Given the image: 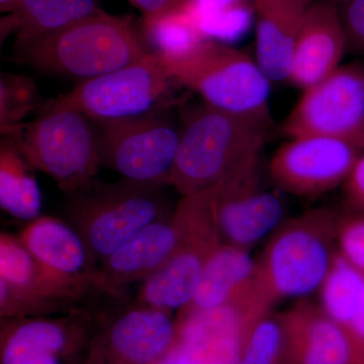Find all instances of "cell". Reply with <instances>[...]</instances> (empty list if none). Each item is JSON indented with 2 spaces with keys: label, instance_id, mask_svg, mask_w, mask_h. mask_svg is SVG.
I'll return each mask as SVG.
<instances>
[{
  "label": "cell",
  "instance_id": "cell-1",
  "mask_svg": "<svg viewBox=\"0 0 364 364\" xmlns=\"http://www.w3.org/2000/svg\"><path fill=\"white\" fill-rule=\"evenodd\" d=\"M148 53L130 18L105 11L14 45L18 63L81 81L131 65Z\"/></svg>",
  "mask_w": 364,
  "mask_h": 364
},
{
  "label": "cell",
  "instance_id": "cell-2",
  "mask_svg": "<svg viewBox=\"0 0 364 364\" xmlns=\"http://www.w3.org/2000/svg\"><path fill=\"white\" fill-rule=\"evenodd\" d=\"M340 219L332 208H313L273 232L256 259V287L267 304L318 291L338 253Z\"/></svg>",
  "mask_w": 364,
  "mask_h": 364
},
{
  "label": "cell",
  "instance_id": "cell-3",
  "mask_svg": "<svg viewBox=\"0 0 364 364\" xmlns=\"http://www.w3.org/2000/svg\"><path fill=\"white\" fill-rule=\"evenodd\" d=\"M268 122L203 105L181 130L171 186L188 196L215 188L237 166L259 154Z\"/></svg>",
  "mask_w": 364,
  "mask_h": 364
},
{
  "label": "cell",
  "instance_id": "cell-4",
  "mask_svg": "<svg viewBox=\"0 0 364 364\" xmlns=\"http://www.w3.org/2000/svg\"><path fill=\"white\" fill-rule=\"evenodd\" d=\"M163 188L128 179L107 183L95 178L67 195L64 220L85 239L100 267L134 235L173 213Z\"/></svg>",
  "mask_w": 364,
  "mask_h": 364
},
{
  "label": "cell",
  "instance_id": "cell-5",
  "mask_svg": "<svg viewBox=\"0 0 364 364\" xmlns=\"http://www.w3.org/2000/svg\"><path fill=\"white\" fill-rule=\"evenodd\" d=\"M91 123L82 112L54 100L37 119L6 136L33 168L69 195L95 181L102 166L97 132Z\"/></svg>",
  "mask_w": 364,
  "mask_h": 364
},
{
  "label": "cell",
  "instance_id": "cell-6",
  "mask_svg": "<svg viewBox=\"0 0 364 364\" xmlns=\"http://www.w3.org/2000/svg\"><path fill=\"white\" fill-rule=\"evenodd\" d=\"M159 56L176 83L205 105L268 122L269 79L245 53L208 39L179 56Z\"/></svg>",
  "mask_w": 364,
  "mask_h": 364
},
{
  "label": "cell",
  "instance_id": "cell-7",
  "mask_svg": "<svg viewBox=\"0 0 364 364\" xmlns=\"http://www.w3.org/2000/svg\"><path fill=\"white\" fill-rule=\"evenodd\" d=\"M178 245L166 262L142 282L134 303L181 312L195 298L205 265L222 240L213 207V188L182 196L174 210Z\"/></svg>",
  "mask_w": 364,
  "mask_h": 364
},
{
  "label": "cell",
  "instance_id": "cell-8",
  "mask_svg": "<svg viewBox=\"0 0 364 364\" xmlns=\"http://www.w3.org/2000/svg\"><path fill=\"white\" fill-rule=\"evenodd\" d=\"M174 83L161 57L150 52L131 65L80 81L56 102L97 124L123 121L156 114L166 107Z\"/></svg>",
  "mask_w": 364,
  "mask_h": 364
},
{
  "label": "cell",
  "instance_id": "cell-9",
  "mask_svg": "<svg viewBox=\"0 0 364 364\" xmlns=\"http://www.w3.org/2000/svg\"><path fill=\"white\" fill-rule=\"evenodd\" d=\"M107 298L61 279L43 265L18 235H0V315L1 318L48 317L95 306ZM109 299V298H107Z\"/></svg>",
  "mask_w": 364,
  "mask_h": 364
},
{
  "label": "cell",
  "instance_id": "cell-10",
  "mask_svg": "<svg viewBox=\"0 0 364 364\" xmlns=\"http://www.w3.org/2000/svg\"><path fill=\"white\" fill-rule=\"evenodd\" d=\"M97 132L100 163L124 179L171 186L181 130L156 114L100 123Z\"/></svg>",
  "mask_w": 364,
  "mask_h": 364
},
{
  "label": "cell",
  "instance_id": "cell-11",
  "mask_svg": "<svg viewBox=\"0 0 364 364\" xmlns=\"http://www.w3.org/2000/svg\"><path fill=\"white\" fill-rule=\"evenodd\" d=\"M363 126L364 64L354 62L306 88L284 122V132L291 139L332 136L358 147Z\"/></svg>",
  "mask_w": 364,
  "mask_h": 364
},
{
  "label": "cell",
  "instance_id": "cell-12",
  "mask_svg": "<svg viewBox=\"0 0 364 364\" xmlns=\"http://www.w3.org/2000/svg\"><path fill=\"white\" fill-rule=\"evenodd\" d=\"M259 154L213 188V207L224 243L250 252L286 220L284 203L261 183Z\"/></svg>",
  "mask_w": 364,
  "mask_h": 364
},
{
  "label": "cell",
  "instance_id": "cell-13",
  "mask_svg": "<svg viewBox=\"0 0 364 364\" xmlns=\"http://www.w3.org/2000/svg\"><path fill=\"white\" fill-rule=\"evenodd\" d=\"M355 144L332 136L291 139L273 155L269 173L280 189L315 196L343 186L360 156Z\"/></svg>",
  "mask_w": 364,
  "mask_h": 364
},
{
  "label": "cell",
  "instance_id": "cell-14",
  "mask_svg": "<svg viewBox=\"0 0 364 364\" xmlns=\"http://www.w3.org/2000/svg\"><path fill=\"white\" fill-rule=\"evenodd\" d=\"M102 323L92 355L95 363L152 364L176 343L177 325L172 314L134 301L105 309Z\"/></svg>",
  "mask_w": 364,
  "mask_h": 364
},
{
  "label": "cell",
  "instance_id": "cell-15",
  "mask_svg": "<svg viewBox=\"0 0 364 364\" xmlns=\"http://www.w3.org/2000/svg\"><path fill=\"white\" fill-rule=\"evenodd\" d=\"M102 314L85 309L57 318H1V364H65L67 356L85 343Z\"/></svg>",
  "mask_w": 364,
  "mask_h": 364
},
{
  "label": "cell",
  "instance_id": "cell-16",
  "mask_svg": "<svg viewBox=\"0 0 364 364\" xmlns=\"http://www.w3.org/2000/svg\"><path fill=\"white\" fill-rule=\"evenodd\" d=\"M18 236L28 251L55 274L112 299L105 291L100 265L85 239L65 220L41 215Z\"/></svg>",
  "mask_w": 364,
  "mask_h": 364
},
{
  "label": "cell",
  "instance_id": "cell-17",
  "mask_svg": "<svg viewBox=\"0 0 364 364\" xmlns=\"http://www.w3.org/2000/svg\"><path fill=\"white\" fill-rule=\"evenodd\" d=\"M179 239L181 226L174 210L151 223L124 242L100 265L105 291L117 301H128L127 287L144 282L159 269L176 251Z\"/></svg>",
  "mask_w": 364,
  "mask_h": 364
},
{
  "label": "cell",
  "instance_id": "cell-18",
  "mask_svg": "<svg viewBox=\"0 0 364 364\" xmlns=\"http://www.w3.org/2000/svg\"><path fill=\"white\" fill-rule=\"evenodd\" d=\"M279 316L291 364H358L348 334L320 306L299 301Z\"/></svg>",
  "mask_w": 364,
  "mask_h": 364
},
{
  "label": "cell",
  "instance_id": "cell-19",
  "mask_svg": "<svg viewBox=\"0 0 364 364\" xmlns=\"http://www.w3.org/2000/svg\"><path fill=\"white\" fill-rule=\"evenodd\" d=\"M346 50L339 7L328 0L314 2L299 33L289 80L304 90L311 87L339 68Z\"/></svg>",
  "mask_w": 364,
  "mask_h": 364
},
{
  "label": "cell",
  "instance_id": "cell-20",
  "mask_svg": "<svg viewBox=\"0 0 364 364\" xmlns=\"http://www.w3.org/2000/svg\"><path fill=\"white\" fill-rule=\"evenodd\" d=\"M255 272L256 259H252L249 251L223 243L208 259L195 298L179 316L259 299Z\"/></svg>",
  "mask_w": 364,
  "mask_h": 364
},
{
  "label": "cell",
  "instance_id": "cell-21",
  "mask_svg": "<svg viewBox=\"0 0 364 364\" xmlns=\"http://www.w3.org/2000/svg\"><path fill=\"white\" fill-rule=\"evenodd\" d=\"M314 0H270L255 6L256 63L269 81L289 80L296 42Z\"/></svg>",
  "mask_w": 364,
  "mask_h": 364
},
{
  "label": "cell",
  "instance_id": "cell-22",
  "mask_svg": "<svg viewBox=\"0 0 364 364\" xmlns=\"http://www.w3.org/2000/svg\"><path fill=\"white\" fill-rule=\"evenodd\" d=\"M102 11L95 0H21L18 9L1 20V40L14 32L16 41L57 32Z\"/></svg>",
  "mask_w": 364,
  "mask_h": 364
},
{
  "label": "cell",
  "instance_id": "cell-23",
  "mask_svg": "<svg viewBox=\"0 0 364 364\" xmlns=\"http://www.w3.org/2000/svg\"><path fill=\"white\" fill-rule=\"evenodd\" d=\"M0 146V207L21 221L41 217L42 193L31 163L13 139L2 136Z\"/></svg>",
  "mask_w": 364,
  "mask_h": 364
},
{
  "label": "cell",
  "instance_id": "cell-24",
  "mask_svg": "<svg viewBox=\"0 0 364 364\" xmlns=\"http://www.w3.org/2000/svg\"><path fill=\"white\" fill-rule=\"evenodd\" d=\"M364 287V275L337 253L320 293L321 309L346 329L358 305Z\"/></svg>",
  "mask_w": 364,
  "mask_h": 364
},
{
  "label": "cell",
  "instance_id": "cell-25",
  "mask_svg": "<svg viewBox=\"0 0 364 364\" xmlns=\"http://www.w3.org/2000/svg\"><path fill=\"white\" fill-rule=\"evenodd\" d=\"M144 28L153 52L165 57L179 56L208 40L182 6L160 18L144 20Z\"/></svg>",
  "mask_w": 364,
  "mask_h": 364
},
{
  "label": "cell",
  "instance_id": "cell-26",
  "mask_svg": "<svg viewBox=\"0 0 364 364\" xmlns=\"http://www.w3.org/2000/svg\"><path fill=\"white\" fill-rule=\"evenodd\" d=\"M242 364H291L279 313L272 311L256 321L246 337Z\"/></svg>",
  "mask_w": 364,
  "mask_h": 364
},
{
  "label": "cell",
  "instance_id": "cell-27",
  "mask_svg": "<svg viewBox=\"0 0 364 364\" xmlns=\"http://www.w3.org/2000/svg\"><path fill=\"white\" fill-rule=\"evenodd\" d=\"M39 104L38 87L33 79L2 74L0 80V129L2 136L23 124V119Z\"/></svg>",
  "mask_w": 364,
  "mask_h": 364
},
{
  "label": "cell",
  "instance_id": "cell-28",
  "mask_svg": "<svg viewBox=\"0 0 364 364\" xmlns=\"http://www.w3.org/2000/svg\"><path fill=\"white\" fill-rule=\"evenodd\" d=\"M196 25L207 39H232L240 35L249 21L246 6L222 9L195 18Z\"/></svg>",
  "mask_w": 364,
  "mask_h": 364
},
{
  "label": "cell",
  "instance_id": "cell-29",
  "mask_svg": "<svg viewBox=\"0 0 364 364\" xmlns=\"http://www.w3.org/2000/svg\"><path fill=\"white\" fill-rule=\"evenodd\" d=\"M338 253L364 275V215H341L338 235Z\"/></svg>",
  "mask_w": 364,
  "mask_h": 364
},
{
  "label": "cell",
  "instance_id": "cell-30",
  "mask_svg": "<svg viewBox=\"0 0 364 364\" xmlns=\"http://www.w3.org/2000/svg\"><path fill=\"white\" fill-rule=\"evenodd\" d=\"M338 7L347 49L364 54V0H349Z\"/></svg>",
  "mask_w": 364,
  "mask_h": 364
},
{
  "label": "cell",
  "instance_id": "cell-31",
  "mask_svg": "<svg viewBox=\"0 0 364 364\" xmlns=\"http://www.w3.org/2000/svg\"><path fill=\"white\" fill-rule=\"evenodd\" d=\"M344 198L353 214L364 215V154L359 156L343 183Z\"/></svg>",
  "mask_w": 364,
  "mask_h": 364
},
{
  "label": "cell",
  "instance_id": "cell-32",
  "mask_svg": "<svg viewBox=\"0 0 364 364\" xmlns=\"http://www.w3.org/2000/svg\"><path fill=\"white\" fill-rule=\"evenodd\" d=\"M345 331L353 344L358 364H364V287L353 317Z\"/></svg>",
  "mask_w": 364,
  "mask_h": 364
},
{
  "label": "cell",
  "instance_id": "cell-33",
  "mask_svg": "<svg viewBox=\"0 0 364 364\" xmlns=\"http://www.w3.org/2000/svg\"><path fill=\"white\" fill-rule=\"evenodd\" d=\"M249 0H189L182 7L191 14L193 18L203 14L247 6Z\"/></svg>",
  "mask_w": 364,
  "mask_h": 364
},
{
  "label": "cell",
  "instance_id": "cell-34",
  "mask_svg": "<svg viewBox=\"0 0 364 364\" xmlns=\"http://www.w3.org/2000/svg\"><path fill=\"white\" fill-rule=\"evenodd\" d=\"M132 4L140 9L144 20L160 18L176 11L184 4V0H130Z\"/></svg>",
  "mask_w": 364,
  "mask_h": 364
},
{
  "label": "cell",
  "instance_id": "cell-35",
  "mask_svg": "<svg viewBox=\"0 0 364 364\" xmlns=\"http://www.w3.org/2000/svg\"><path fill=\"white\" fill-rule=\"evenodd\" d=\"M159 364H191V354L176 340V343L159 360Z\"/></svg>",
  "mask_w": 364,
  "mask_h": 364
},
{
  "label": "cell",
  "instance_id": "cell-36",
  "mask_svg": "<svg viewBox=\"0 0 364 364\" xmlns=\"http://www.w3.org/2000/svg\"><path fill=\"white\" fill-rule=\"evenodd\" d=\"M21 0H0L1 13L13 14L20 6Z\"/></svg>",
  "mask_w": 364,
  "mask_h": 364
},
{
  "label": "cell",
  "instance_id": "cell-37",
  "mask_svg": "<svg viewBox=\"0 0 364 364\" xmlns=\"http://www.w3.org/2000/svg\"><path fill=\"white\" fill-rule=\"evenodd\" d=\"M358 147L360 148L361 150L364 149V126L363 130H361L360 135H359L358 138Z\"/></svg>",
  "mask_w": 364,
  "mask_h": 364
},
{
  "label": "cell",
  "instance_id": "cell-38",
  "mask_svg": "<svg viewBox=\"0 0 364 364\" xmlns=\"http://www.w3.org/2000/svg\"><path fill=\"white\" fill-rule=\"evenodd\" d=\"M328 1L332 2L335 6H340L344 4L345 2L349 1V0H328Z\"/></svg>",
  "mask_w": 364,
  "mask_h": 364
},
{
  "label": "cell",
  "instance_id": "cell-39",
  "mask_svg": "<svg viewBox=\"0 0 364 364\" xmlns=\"http://www.w3.org/2000/svg\"><path fill=\"white\" fill-rule=\"evenodd\" d=\"M267 1H270V0H254V4H255V6H257Z\"/></svg>",
  "mask_w": 364,
  "mask_h": 364
},
{
  "label": "cell",
  "instance_id": "cell-40",
  "mask_svg": "<svg viewBox=\"0 0 364 364\" xmlns=\"http://www.w3.org/2000/svg\"><path fill=\"white\" fill-rule=\"evenodd\" d=\"M189 1V0H184V4H186V2H188Z\"/></svg>",
  "mask_w": 364,
  "mask_h": 364
},
{
  "label": "cell",
  "instance_id": "cell-41",
  "mask_svg": "<svg viewBox=\"0 0 364 364\" xmlns=\"http://www.w3.org/2000/svg\"><path fill=\"white\" fill-rule=\"evenodd\" d=\"M237 364H242V363H241V361H239V363H237Z\"/></svg>",
  "mask_w": 364,
  "mask_h": 364
}]
</instances>
